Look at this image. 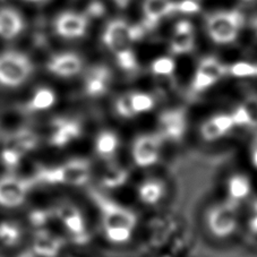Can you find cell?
Returning <instances> with one entry per match:
<instances>
[{"mask_svg":"<svg viewBox=\"0 0 257 257\" xmlns=\"http://www.w3.org/2000/svg\"><path fill=\"white\" fill-rule=\"evenodd\" d=\"M237 130L230 110L216 111L204 118L198 126V135L205 143H216L227 139Z\"/></svg>","mask_w":257,"mask_h":257,"instance_id":"ac0fdd59","label":"cell"},{"mask_svg":"<svg viewBox=\"0 0 257 257\" xmlns=\"http://www.w3.org/2000/svg\"><path fill=\"white\" fill-rule=\"evenodd\" d=\"M58 103V91L48 84H40L31 88L19 104V110L23 116L38 117L51 112Z\"/></svg>","mask_w":257,"mask_h":257,"instance_id":"9a60e30c","label":"cell"},{"mask_svg":"<svg viewBox=\"0 0 257 257\" xmlns=\"http://www.w3.org/2000/svg\"><path fill=\"white\" fill-rule=\"evenodd\" d=\"M204 32L216 46H231L238 41L245 26V16L236 10L215 11L204 19Z\"/></svg>","mask_w":257,"mask_h":257,"instance_id":"5b68a950","label":"cell"},{"mask_svg":"<svg viewBox=\"0 0 257 257\" xmlns=\"http://www.w3.org/2000/svg\"><path fill=\"white\" fill-rule=\"evenodd\" d=\"M28 223L31 228L35 230H40L43 228H49L51 223L54 222V213H52L51 207H38V209H33L29 213L28 216Z\"/></svg>","mask_w":257,"mask_h":257,"instance_id":"836d02e7","label":"cell"},{"mask_svg":"<svg viewBox=\"0 0 257 257\" xmlns=\"http://www.w3.org/2000/svg\"><path fill=\"white\" fill-rule=\"evenodd\" d=\"M227 77L237 79H257V61L237 60L227 65Z\"/></svg>","mask_w":257,"mask_h":257,"instance_id":"1f68e13d","label":"cell"},{"mask_svg":"<svg viewBox=\"0 0 257 257\" xmlns=\"http://www.w3.org/2000/svg\"><path fill=\"white\" fill-rule=\"evenodd\" d=\"M239 2L242 4H246V5H252V4L257 3V0H239Z\"/></svg>","mask_w":257,"mask_h":257,"instance_id":"74e56055","label":"cell"},{"mask_svg":"<svg viewBox=\"0 0 257 257\" xmlns=\"http://www.w3.org/2000/svg\"><path fill=\"white\" fill-rule=\"evenodd\" d=\"M84 123L79 117L66 114L52 118L42 133V143L55 151L68 149L82 139Z\"/></svg>","mask_w":257,"mask_h":257,"instance_id":"8992f818","label":"cell"},{"mask_svg":"<svg viewBox=\"0 0 257 257\" xmlns=\"http://www.w3.org/2000/svg\"><path fill=\"white\" fill-rule=\"evenodd\" d=\"M160 257H174V256H171V255H162Z\"/></svg>","mask_w":257,"mask_h":257,"instance_id":"ab89813d","label":"cell"},{"mask_svg":"<svg viewBox=\"0 0 257 257\" xmlns=\"http://www.w3.org/2000/svg\"><path fill=\"white\" fill-rule=\"evenodd\" d=\"M7 143L20 150L26 156L37 150L42 143V133H39L33 128H20L10 136Z\"/></svg>","mask_w":257,"mask_h":257,"instance_id":"f1b7e54d","label":"cell"},{"mask_svg":"<svg viewBox=\"0 0 257 257\" xmlns=\"http://www.w3.org/2000/svg\"><path fill=\"white\" fill-rule=\"evenodd\" d=\"M131 170L117 161L104 163L99 175V185L103 192L122 189L131 180Z\"/></svg>","mask_w":257,"mask_h":257,"instance_id":"cb8c5ba5","label":"cell"},{"mask_svg":"<svg viewBox=\"0 0 257 257\" xmlns=\"http://www.w3.org/2000/svg\"><path fill=\"white\" fill-rule=\"evenodd\" d=\"M113 59L117 68L121 73L128 75V76H134L141 70L140 59L136 55L134 48H131L128 50L113 55Z\"/></svg>","mask_w":257,"mask_h":257,"instance_id":"4dcf8cb0","label":"cell"},{"mask_svg":"<svg viewBox=\"0 0 257 257\" xmlns=\"http://www.w3.org/2000/svg\"><path fill=\"white\" fill-rule=\"evenodd\" d=\"M165 142L156 131L137 134L131 143V159L136 168L150 169L160 162Z\"/></svg>","mask_w":257,"mask_h":257,"instance_id":"7c38bea8","label":"cell"},{"mask_svg":"<svg viewBox=\"0 0 257 257\" xmlns=\"http://www.w3.org/2000/svg\"><path fill=\"white\" fill-rule=\"evenodd\" d=\"M34 180L22 177L15 172L0 176V207L5 210L19 209L28 201Z\"/></svg>","mask_w":257,"mask_h":257,"instance_id":"4fadbf2b","label":"cell"},{"mask_svg":"<svg viewBox=\"0 0 257 257\" xmlns=\"http://www.w3.org/2000/svg\"><path fill=\"white\" fill-rule=\"evenodd\" d=\"M24 236L23 225L15 220L0 221V246L15 247L22 241Z\"/></svg>","mask_w":257,"mask_h":257,"instance_id":"f546056e","label":"cell"},{"mask_svg":"<svg viewBox=\"0 0 257 257\" xmlns=\"http://www.w3.org/2000/svg\"><path fill=\"white\" fill-rule=\"evenodd\" d=\"M237 130H257V93H249L230 109Z\"/></svg>","mask_w":257,"mask_h":257,"instance_id":"603a6c76","label":"cell"},{"mask_svg":"<svg viewBox=\"0 0 257 257\" xmlns=\"http://www.w3.org/2000/svg\"><path fill=\"white\" fill-rule=\"evenodd\" d=\"M167 190L165 179L157 176H150L137 184L135 193L141 204L145 206H156L165 199Z\"/></svg>","mask_w":257,"mask_h":257,"instance_id":"7402d4cb","label":"cell"},{"mask_svg":"<svg viewBox=\"0 0 257 257\" xmlns=\"http://www.w3.org/2000/svg\"><path fill=\"white\" fill-rule=\"evenodd\" d=\"M90 198L95 205L100 229L105 240L114 246L130 242L139 225V214L103 190L91 189Z\"/></svg>","mask_w":257,"mask_h":257,"instance_id":"6da1fadb","label":"cell"},{"mask_svg":"<svg viewBox=\"0 0 257 257\" xmlns=\"http://www.w3.org/2000/svg\"><path fill=\"white\" fill-rule=\"evenodd\" d=\"M24 158V153L8 143H5L4 148L0 150V166L7 172H14L22 165Z\"/></svg>","mask_w":257,"mask_h":257,"instance_id":"d6a6232c","label":"cell"},{"mask_svg":"<svg viewBox=\"0 0 257 257\" xmlns=\"http://www.w3.org/2000/svg\"><path fill=\"white\" fill-rule=\"evenodd\" d=\"M247 228L249 232L257 237V196L250 201L247 216Z\"/></svg>","mask_w":257,"mask_h":257,"instance_id":"e575fe53","label":"cell"},{"mask_svg":"<svg viewBox=\"0 0 257 257\" xmlns=\"http://www.w3.org/2000/svg\"><path fill=\"white\" fill-rule=\"evenodd\" d=\"M248 159L251 167L257 170V134L252 136V139L248 145Z\"/></svg>","mask_w":257,"mask_h":257,"instance_id":"d590c367","label":"cell"},{"mask_svg":"<svg viewBox=\"0 0 257 257\" xmlns=\"http://www.w3.org/2000/svg\"><path fill=\"white\" fill-rule=\"evenodd\" d=\"M227 77V64L215 56H204L195 66L189 82V93L193 96L205 94Z\"/></svg>","mask_w":257,"mask_h":257,"instance_id":"9c48e42d","label":"cell"},{"mask_svg":"<svg viewBox=\"0 0 257 257\" xmlns=\"http://www.w3.org/2000/svg\"><path fill=\"white\" fill-rule=\"evenodd\" d=\"M93 178V165L84 157H73L55 165L38 166L32 175L35 185L57 188H81Z\"/></svg>","mask_w":257,"mask_h":257,"instance_id":"7a4b0ae2","label":"cell"},{"mask_svg":"<svg viewBox=\"0 0 257 257\" xmlns=\"http://www.w3.org/2000/svg\"><path fill=\"white\" fill-rule=\"evenodd\" d=\"M252 181L245 172H233L224 181V198L240 206L250 199Z\"/></svg>","mask_w":257,"mask_h":257,"instance_id":"44dd1931","label":"cell"},{"mask_svg":"<svg viewBox=\"0 0 257 257\" xmlns=\"http://www.w3.org/2000/svg\"><path fill=\"white\" fill-rule=\"evenodd\" d=\"M146 30L131 25L121 19H113L104 25L101 33V42L112 56L134 48V43L142 39Z\"/></svg>","mask_w":257,"mask_h":257,"instance_id":"30bf717a","label":"cell"},{"mask_svg":"<svg viewBox=\"0 0 257 257\" xmlns=\"http://www.w3.org/2000/svg\"><path fill=\"white\" fill-rule=\"evenodd\" d=\"M51 209L54 222L59 225L66 240L76 246H85L91 241L90 225L82 207L70 201H60Z\"/></svg>","mask_w":257,"mask_h":257,"instance_id":"277c9868","label":"cell"},{"mask_svg":"<svg viewBox=\"0 0 257 257\" xmlns=\"http://www.w3.org/2000/svg\"><path fill=\"white\" fill-rule=\"evenodd\" d=\"M23 2L30 3V4H41V3L47 2V0H23Z\"/></svg>","mask_w":257,"mask_h":257,"instance_id":"f35d334b","label":"cell"},{"mask_svg":"<svg viewBox=\"0 0 257 257\" xmlns=\"http://www.w3.org/2000/svg\"><path fill=\"white\" fill-rule=\"evenodd\" d=\"M196 47V32L193 22L187 17H183L176 22L171 28L168 48L169 54L181 57L192 54Z\"/></svg>","mask_w":257,"mask_h":257,"instance_id":"d6986e66","label":"cell"},{"mask_svg":"<svg viewBox=\"0 0 257 257\" xmlns=\"http://www.w3.org/2000/svg\"><path fill=\"white\" fill-rule=\"evenodd\" d=\"M189 128V114L183 105L167 108L159 113L156 132L165 144L177 145L185 140Z\"/></svg>","mask_w":257,"mask_h":257,"instance_id":"8fae6325","label":"cell"},{"mask_svg":"<svg viewBox=\"0 0 257 257\" xmlns=\"http://www.w3.org/2000/svg\"><path fill=\"white\" fill-rule=\"evenodd\" d=\"M251 28H252V31H254V34L257 37V17L251 22Z\"/></svg>","mask_w":257,"mask_h":257,"instance_id":"8d00e7d4","label":"cell"},{"mask_svg":"<svg viewBox=\"0 0 257 257\" xmlns=\"http://www.w3.org/2000/svg\"><path fill=\"white\" fill-rule=\"evenodd\" d=\"M85 69L83 57L75 51H58L50 55L44 63V70L51 77L69 81L79 77Z\"/></svg>","mask_w":257,"mask_h":257,"instance_id":"2e32d148","label":"cell"},{"mask_svg":"<svg viewBox=\"0 0 257 257\" xmlns=\"http://www.w3.org/2000/svg\"><path fill=\"white\" fill-rule=\"evenodd\" d=\"M65 239L50 228L35 230L32 251L41 257H55L63 249Z\"/></svg>","mask_w":257,"mask_h":257,"instance_id":"d4e9b609","label":"cell"},{"mask_svg":"<svg viewBox=\"0 0 257 257\" xmlns=\"http://www.w3.org/2000/svg\"><path fill=\"white\" fill-rule=\"evenodd\" d=\"M121 150L120 135L111 128H103L93 139V153L101 162L109 163L118 160Z\"/></svg>","mask_w":257,"mask_h":257,"instance_id":"ffe728a7","label":"cell"},{"mask_svg":"<svg viewBox=\"0 0 257 257\" xmlns=\"http://www.w3.org/2000/svg\"><path fill=\"white\" fill-rule=\"evenodd\" d=\"M143 28L146 31L157 28L169 15L175 14V2L172 0H143L142 3Z\"/></svg>","mask_w":257,"mask_h":257,"instance_id":"4316f807","label":"cell"},{"mask_svg":"<svg viewBox=\"0 0 257 257\" xmlns=\"http://www.w3.org/2000/svg\"><path fill=\"white\" fill-rule=\"evenodd\" d=\"M239 210L240 206L225 198L211 204L204 216L205 227L211 236L219 240L233 236L239 225Z\"/></svg>","mask_w":257,"mask_h":257,"instance_id":"ba28073f","label":"cell"},{"mask_svg":"<svg viewBox=\"0 0 257 257\" xmlns=\"http://www.w3.org/2000/svg\"><path fill=\"white\" fill-rule=\"evenodd\" d=\"M26 28L23 14L13 7L0 8V40L6 42L19 39Z\"/></svg>","mask_w":257,"mask_h":257,"instance_id":"484cf974","label":"cell"},{"mask_svg":"<svg viewBox=\"0 0 257 257\" xmlns=\"http://www.w3.org/2000/svg\"><path fill=\"white\" fill-rule=\"evenodd\" d=\"M34 74V61L24 51L17 49L0 51V88L19 90L28 85Z\"/></svg>","mask_w":257,"mask_h":257,"instance_id":"3957f363","label":"cell"},{"mask_svg":"<svg viewBox=\"0 0 257 257\" xmlns=\"http://www.w3.org/2000/svg\"><path fill=\"white\" fill-rule=\"evenodd\" d=\"M54 33L65 41H78L84 39L90 30V19L77 11H63L52 22Z\"/></svg>","mask_w":257,"mask_h":257,"instance_id":"e0dca14e","label":"cell"},{"mask_svg":"<svg viewBox=\"0 0 257 257\" xmlns=\"http://www.w3.org/2000/svg\"><path fill=\"white\" fill-rule=\"evenodd\" d=\"M159 96L145 90H127L119 93L112 100V113L118 119L130 121L154 111Z\"/></svg>","mask_w":257,"mask_h":257,"instance_id":"52a82bcc","label":"cell"},{"mask_svg":"<svg viewBox=\"0 0 257 257\" xmlns=\"http://www.w3.org/2000/svg\"><path fill=\"white\" fill-rule=\"evenodd\" d=\"M81 93L87 100H101L112 90L114 76L112 69L105 64L85 67L81 76Z\"/></svg>","mask_w":257,"mask_h":257,"instance_id":"5bb4252c","label":"cell"},{"mask_svg":"<svg viewBox=\"0 0 257 257\" xmlns=\"http://www.w3.org/2000/svg\"><path fill=\"white\" fill-rule=\"evenodd\" d=\"M149 73L153 81L163 87H172L176 82L177 63L175 56L170 54L158 56L149 66Z\"/></svg>","mask_w":257,"mask_h":257,"instance_id":"83f0119b","label":"cell"}]
</instances>
